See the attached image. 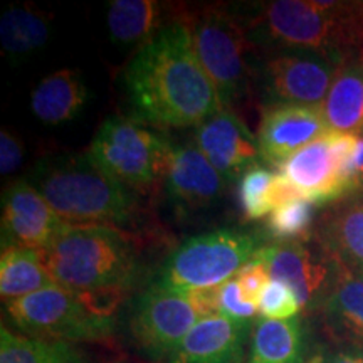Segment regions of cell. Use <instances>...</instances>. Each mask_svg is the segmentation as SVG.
<instances>
[{
  "instance_id": "obj_1",
  "label": "cell",
  "mask_w": 363,
  "mask_h": 363,
  "mask_svg": "<svg viewBox=\"0 0 363 363\" xmlns=\"http://www.w3.org/2000/svg\"><path fill=\"white\" fill-rule=\"evenodd\" d=\"M125 91L131 118L160 130L197 128L222 110L184 17L138 49L125 71Z\"/></svg>"
},
{
  "instance_id": "obj_2",
  "label": "cell",
  "mask_w": 363,
  "mask_h": 363,
  "mask_svg": "<svg viewBox=\"0 0 363 363\" xmlns=\"http://www.w3.org/2000/svg\"><path fill=\"white\" fill-rule=\"evenodd\" d=\"M257 49H299L338 66L363 59V2L272 0L233 7Z\"/></svg>"
},
{
  "instance_id": "obj_3",
  "label": "cell",
  "mask_w": 363,
  "mask_h": 363,
  "mask_svg": "<svg viewBox=\"0 0 363 363\" xmlns=\"http://www.w3.org/2000/svg\"><path fill=\"white\" fill-rule=\"evenodd\" d=\"M30 184L67 224L106 225L125 233L142 219L136 194L106 174L88 152L44 158Z\"/></svg>"
},
{
  "instance_id": "obj_4",
  "label": "cell",
  "mask_w": 363,
  "mask_h": 363,
  "mask_svg": "<svg viewBox=\"0 0 363 363\" xmlns=\"http://www.w3.org/2000/svg\"><path fill=\"white\" fill-rule=\"evenodd\" d=\"M39 254L54 283L76 293L123 299L138 274L133 242L106 225L67 224Z\"/></svg>"
},
{
  "instance_id": "obj_5",
  "label": "cell",
  "mask_w": 363,
  "mask_h": 363,
  "mask_svg": "<svg viewBox=\"0 0 363 363\" xmlns=\"http://www.w3.org/2000/svg\"><path fill=\"white\" fill-rule=\"evenodd\" d=\"M118 306L110 298L76 293L59 284L4 303L7 320L19 333L67 343L111 337Z\"/></svg>"
},
{
  "instance_id": "obj_6",
  "label": "cell",
  "mask_w": 363,
  "mask_h": 363,
  "mask_svg": "<svg viewBox=\"0 0 363 363\" xmlns=\"http://www.w3.org/2000/svg\"><path fill=\"white\" fill-rule=\"evenodd\" d=\"M184 21L222 108L233 111L252 88L257 48L233 7L207 6L189 12Z\"/></svg>"
},
{
  "instance_id": "obj_7",
  "label": "cell",
  "mask_w": 363,
  "mask_h": 363,
  "mask_svg": "<svg viewBox=\"0 0 363 363\" xmlns=\"http://www.w3.org/2000/svg\"><path fill=\"white\" fill-rule=\"evenodd\" d=\"M264 235L239 229H217L182 242L167 257L153 283L177 293L217 288L264 247Z\"/></svg>"
},
{
  "instance_id": "obj_8",
  "label": "cell",
  "mask_w": 363,
  "mask_h": 363,
  "mask_svg": "<svg viewBox=\"0 0 363 363\" xmlns=\"http://www.w3.org/2000/svg\"><path fill=\"white\" fill-rule=\"evenodd\" d=\"M172 145L160 131L135 118L110 116L99 126L88 153L101 169L135 194L150 192L165 179Z\"/></svg>"
},
{
  "instance_id": "obj_9",
  "label": "cell",
  "mask_w": 363,
  "mask_h": 363,
  "mask_svg": "<svg viewBox=\"0 0 363 363\" xmlns=\"http://www.w3.org/2000/svg\"><path fill=\"white\" fill-rule=\"evenodd\" d=\"M259 51L254 61L252 88L262 106H321L340 69L337 62L299 49Z\"/></svg>"
},
{
  "instance_id": "obj_10",
  "label": "cell",
  "mask_w": 363,
  "mask_h": 363,
  "mask_svg": "<svg viewBox=\"0 0 363 363\" xmlns=\"http://www.w3.org/2000/svg\"><path fill=\"white\" fill-rule=\"evenodd\" d=\"M358 136L325 131L279 167V174L315 206L350 197Z\"/></svg>"
},
{
  "instance_id": "obj_11",
  "label": "cell",
  "mask_w": 363,
  "mask_h": 363,
  "mask_svg": "<svg viewBox=\"0 0 363 363\" xmlns=\"http://www.w3.org/2000/svg\"><path fill=\"white\" fill-rule=\"evenodd\" d=\"M201 320L187 294L153 283L135 301L130 335L143 357L167 362Z\"/></svg>"
},
{
  "instance_id": "obj_12",
  "label": "cell",
  "mask_w": 363,
  "mask_h": 363,
  "mask_svg": "<svg viewBox=\"0 0 363 363\" xmlns=\"http://www.w3.org/2000/svg\"><path fill=\"white\" fill-rule=\"evenodd\" d=\"M257 254L269 266L271 279L293 289L301 310L323 305L338 272V264L323 249H311L305 242H276Z\"/></svg>"
},
{
  "instance_id": "obj_13",
  "label": "cell",
  "mask_w": 363,
  "mask_h": 363,
  "mask_svg": "<svg viewBox=\"0 0 363 363\" xmlns=\"http://www.w3.org/2000/svg\"><path fill=\"white\" fill-rule=\"evenodd\" d=\"M67 225L30 182L17 180L2 195V249L43 251Z\"/></svg>"
},
{
  "instance_id": "obj_14",
  "label": "cell",
  "mask_w": 363,
  "mask_h": 363,
  "mask_svg": "<svg viewBox=\"0 0 363 363\" xmlns=\"http://www.w3.org/2000/svg\"><path fill=\"white\" fill-rule=\"evenodd\" d=\"M194 145L206 155L227 184L259 165L261 152L257 138L234 111L222 108L214 116L195 128Z\"/></svg>"
},
{
  "instance_id": "obj_15",
  "label": "cell",
  "mask_w": 363,
  "mask_h": 363,
  "mask_svg": "<svg viewBox=\"0 0 363 363\" xmlns=\"http://www.w3.org/2000/svg\"><path fill=\"white\" fill-rule=\"evenodd\" d=\"M162 185L170 206L190 214L216 206L229 184L195 145H179L172 148Z\"/></svg>"
},
{
  "instance_id": "obj_16",
  "label": "cell",
  "mask_w": 363,
  "mask_h": 363,
  "mask_svg": "<svg viewBox=\"0 0 363 363\" xmlns=\"http://www.w3.org/2000/svg\"><path fill=\"white\" fill-rule=\"evenodd\" d=\"M325 131L328 128L320 106L286 104L264 108L256 135L261 158L279 169L288 158Z\"/></svg>"
},
{
  "instance_id": "obj_17",
  "label": "cell",
  "mask_w": 363,
  "mask_h": 363,
  "mask_svg": "<svg viewBox=\"0 0 363 363\" xmlns=\"http://www.w3.org/2000/svg\"><path fill=\"white\" fill-rule=\"evenodd\" d=\"M252 326L222 315L202 318L167 363H246Z\"/></svg>"
},
{
  "instance_id": "obj_18",
  "label": "cell",
  "mask_w": 363,
  "mask_h": 363,
  "mask_svg": "<svg viewBox=\"0 0 363 363\" xmlns=\"http://www.w3.org/2000/svg\"><path fill=\"white\" fill-rule=\"evenodd\" d=\"M316 239L338 266L363 272V197H348L326 212Z\"/></svg>"
},
{
  "instance_id": "obj_19",
  "label": "cell",
  "mask_w": 363,
  "mask_h": 363,
  "mask_svg": "<svg viewBox=\"0 0 363 363\" xmlns=\"http://www.w3.org/2000/svg\"><path fill=\"white\" fill-rule=\"evenodd\" d=\"M320 310L333 337L363 350V272L338 266L337 278Z\"/></svg>"
},
{
  "instance_id": "obj_20",
  "label": "cell",
  "mask_w": 363,
  "mask_h": 363,
  "mask_svg": "<svg viewBox=\"0 0 363 363\" xmlns=\"http://www.w3.org/2000/svg\"><path fill=\"white\" fill-rule=\"evenodd\" d=\"M308 353V333L299 316L254 321L246 363H306Z\"/></svg>"
},
{
  "instance_id": "obj_21",
  "label": "cell",
  "mask_w": 363,
  "mask_h": 363,
  "mask_svg": "<svg viewBox=\"0 0 363 363\" xmlns=\"http://www.w3.org/2000/svg\"><path fill=\"white\" fill-rule=\"evenodd\" d=\"M326 128L363 136V59L345 62L321 103Z\"/></svg>"
},
{
  "instance_id": "obj_22",
  "label": "cell",
  "mask_w": 363,
  "mask_h": 363,
  "mask_svg": "<svg viewBox=\"0 0 363 363\" xmlns=\"http://www.w3.org/2000/svg\"><path fill=\"white\" fill-rule=\"evenodd\" d=\"M89 98L83 76L74 69H61L45 76L30 94V110L45 125L74 120Z\"/></svg>"
},
{
  "instance_id": "obj_23",
  "label": "cell",
  "mask_w": 363,
  "mask_h": 363,
  "mask_svg": "<svg viewBox=\"0 0 363 363\" xmlns=\"http://www.w3.org/2000/svg\"><path fill=\"white\" fill-rule=\"evenodd\" d=\"M165 7L155 0H113L108 7V30L120 45H145L169 24Z\"/></svg>"
},
{
  "instance_id": "obj_24",
  "label": "cell",
  "mask_w": 363,
  "mask_h": 363,
  "mask_svg": "<svg viewBox=\"0 0 363 363\" xmlns=\"http://www.w3.org/2000/svg\"><path fill=\"white\" fill-rule=\"evenodd\" d=\"M296 189L284 179L262 165L252 167L238 182L239 207L244 219L259 220L284 202L298 197Z\"/></svg>"
},
{
  "instance_id": "obj_25",
  "label": "cell",
  "mask_w": 363,
  "mask_h": 363,
  "mask_svg": "<svg viewBox=\"0 0 363 363\" xmlns=\"http://www.w3.org/2000/svg\"><path fill=\"white\" fill-rule=\"evenodd\" d=\"M52 34V21L34 7L13 6L0 19L2 48L13 59L26 57L43 49Z\"/></svg>"
},
{
  "instance_id": "obj_26",
  "label": "cell",
  "mask_w": 363,
  "mask_h": 363,
  "mask_svg": "<svg viewBox=\"0 0 363 363\" xmlns=\"http://www.w3.org/2000/svg\"><path fill=\"white\" fill-rule=\"evenodd\" d=\"M0 363H91L76 343L35 338L0 328Z\"/></svg>"
},
{
  "instance_id": "obj_27",
  "label": "cell",
  "mask_w": 363,
  "mask_h": 363,
  "mask_svg": "<svg viewBox=\"0 0 363 363\" xmlns=\"http://www.w3.org/2000/svg\"><path fill=\"white\" fill-rule=\"evenodd\" d=\"M56 284L39 251L19 247L2 249L0 256V294L2 301L24 298Z\"/></svg>"
},
{
  "instance_id": "obj_28",
  "label": "cell",
  "mask_w": 363,
  "mask_h": 363,
  "mask_svg": "<svg viewBox=\"0 0 363 363\" xmlns=\"http://www.w3.org/2000/svg\"><path fill=\"white\" fill-rule=\"evenodd\" d=\"M315 222V203L298 195L271 212L267 230L278 242H303Z\"/></svg>"
},
{
  "instance_id": "obj_29",
  "label": "cell",
  "mask_w": 363,
  "mask_h": 363,
  "mask_svg": "<svg viewBox=\"0 0 363 363\" xmlns=\"http://www.w3.org/2000/svg\"><path fill=\"white\" fill-rule=\"evenodd\" d=\"M299 301L296 294L289 286L281 281L271 279L264 286L259 299H257V313L261 318H269V320H289V318L298 316Z\"/></svg>"
},
{
  "instance_id": "obj_30",
  "label": "cell",
  "mask_w": 363,
  "mask_h": 363,
  "mask_svg": "<svg viewBox=\"0 0 363 363\" xmlns=\"http://www.w3.org/2000/svg\"><path fill=\"white\" fill-rule=\"evenodd\" d=\"M219 315L238 321H254L257 315V306L244 299L235 278L219 286V298H217Z\"/></svg>"
},
{
  "instance_id": "obj_31",
  "label": "cell",
  "mask_w": 363,
  "mask_h": 363,
  "mask_svg": "<svg viewBox=\"0 0 363 363\" xmlns=\"http://www.w3.org/2000/svg\"><path fill=\"white\" fill-rule=\"evenodd\" d=\"M235 281H238L244 299L257 306V299H259L262 289H264V286L271 281L269 266H267V262L262 259L259 254H256V256H254L252 259L235 274Z\"/></svg>"
},
{
  "instance_id": "obj_32",
  "label": "cell",
  "mask_w": 363,
  "mask_h": 363,
  "mask_svg": "<svg viewBox=\"0 0 363 363\" xmlns=\"http://www.w3.org/2000/svg\"><path fill=\"white\" fill-rule=\"evenodd\" d=\"M24 162V145L12 131L4 128L0 131V172L11 175Z\"/></svg>"
},
{
  "instance_id": "obj_33",
  "label": "cell",
  "mask_w": 363,
  "mask_h": 363,
  "mask_svg": "<svg viewBox=\"0 0 363 363\" xmlns=\"http://www.w3.org/2000/svg\"><path fill=\"white\" fill-rule=\"evenodd\" d=\"M352 194L350 197H363V136L358 140L352 163Z\"/></svg>"
},
{
  "instance_id": "obj_34",
  "label": "cell",
  "mask_w": 363,
  "mask_h": 363,
  "mask_svg": "<svg viewBox=\"0 0 363 363\" xmlns=\"http://www.w3.org/2000/svg\"><path fill=\"white\" fill-rule=\"evenodd\" d=\"M325 363H363V350L355 347H347L331 353Z\"/></svg>"
}]
</instances>
